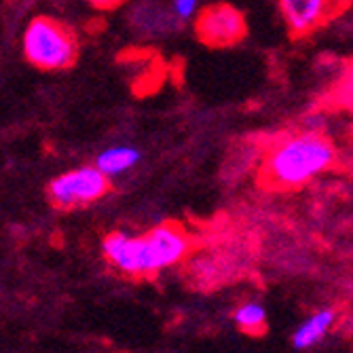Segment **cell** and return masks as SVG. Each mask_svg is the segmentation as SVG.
I'll use <instances>...</instances> for the list:
<instances>
[{"label":"cell","instance_id":"3957f363","mask_svg":"<svg viewBox=\"0 0 353 353\" xmlns=\"http://www.w3.org/2000/svg\"><path fill=\"white\" fill-rule=\"evenodd\" d=\"M110 190V180L98 168H79L51 180L49 199L59 210H74L102 199Z\"/></svg>","mask_w":353,"mask_h":353},{"label":"cell","instance_id":"30bf717a","mask_svg":"<svg viewBox=\"0 0 353 353\" xmlns=\"http://www.w3.org/2000/svg\"><path fill=\"white\" fill-rule=\"evenodd\" d=\"M195 7H197V0H174V9H176V15L180 19H186L195 13Z\"/></svg>","mask_w":353,"mask_h":353},{"label":"cell","instance_id":"277c9868","mask_svg":"<svg viewBox=\"0 0 353 353\" xmlns=\"http://www.w3.org/2000/svg\"><path fill=\"white\" fill-rule=\"evenodd\" d=\"M197 39L212 49H229L239 45L248 34V23L239 9L227 3L208 5L195 19Z\"/></svg>","mask_w":353,"mask_h":353},{"label":"cell","instance_id":"8992f818","mask_svg":"<svg viewBox=\"0 0 353 353\" xmlns=\"http://www.w3.org/2000/svg\"><path fill=\"white\" fill-rule=\"evenodd\" d=\"M277 5L290 37L305 39L341 15L349 0H277Z\"/></svg>","mask_w":353,"mask_h":353},{"label":"cell","instance_id":"6da1fadb","mask_svg":"<svg viewBox=\"0 0 353 353\" xmlns=\"http://www.w3.org/2000/svg\"><path fill=\"white\" fill-rule=\"evenodd\" d=\"M336 163V148L322 132H292L273 140L259 170L261 184L275 190H292L328 172Z\"/></svg>","mask_w":353,"mask_h":353},{"label":"cell","instance_id":"8fae6325","mask_svg":"<svg viewBox=\"0 0 353 353\" xmlns=\"http://www.w3.org/2000/svg\"><path fill=\"white\" fill-rule=\"evenodd\" d=\"M87 3L95 9H100V11H112V9L121 7L125 0H87Z\"/></svg>","mask_w":353,"mask_h":353},{"label":"cell","instance_id":"7a4b0ae2","mask_svg":"<svg viewBox=\"0 0 353 353\" xmlns=\"http://www.w3.org/2000/svg\"><path fill=\"white\" fill-rule=\"evenodd\" d=\"M21 47L32 66L45 72L66 70L79 57V39L74 30L49 15H39L28 23Z\"/></svg>","mask_w":353,"mask_h":353},{"label":"cell","instance_id":"ba28073f","mask_svg":"<svg viewBox=\"0 0 353 353\" xmlns=\"http://www.w3.org/2000/svg\"><path fill=\"white\" fill-rule=\"evenodd\" d=\"M332 322H334V313L332 311H319V313H315L309 319V322H305L296 330V334H294V347L307 349V347L315 345L319 339H322L328 332V328L332 326Z\"/></svg>","mask_w":353,"mask_h":353},{"label":"cell","instance_id":"9c48e42d","mask_svg":"<svg viewBox=\"0 0 353 353\" xmlns=\"http://www.w3.org/2000/svg\"><path fill=\"white\" fill-rule=\"evenodd\" d=\"M235 322L239 328H243L245 332L256 334L259 330L265 328V309L256 303H248L241 309L235 311Z\"/></svg>","mask_w":353,"mask_h":353},{"label":"cell","instance_id":"52a82bcc","mask_svg":"<svg viewBox=\"0 0 353 353\" xmlns=\"http://www.w3.org/2000/svg\"><path fill=\"white\" fill-rule=\"evenodd\" d=\"M140 159V152L136 148H130V146H117V148H108L104 150L100 157H98V168L104 176H117L121 172H127L130 168H134Z\"/></svg>","mask_w":353,"mask_h":353},{"label":"cell","instance_id":"5b68a950","mask_svg":"<svg viewBox=\"0 0 353 353\" xmlns=\"http://www.w3.org/2000/svg\"><path fill=\"white\" fill-rule=\"evenodd\" d=\"M138 239V263L140 275L154 273L178 263L188 250L186 233L176 224H161Z\"/></svg>","mask_w":353,"mask_h":353}]
</instances>
